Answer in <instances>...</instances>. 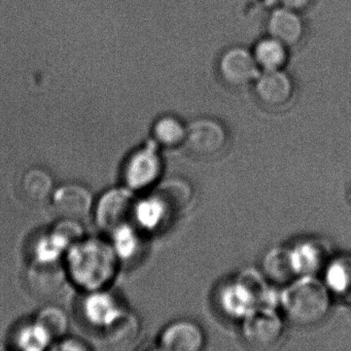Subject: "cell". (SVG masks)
<instances>
[{"instance_id":"1","label":"cell","mask_w":351,"mask_h":351,"mask_svg":"<svg viewBox=\"0 0 351 351\" xmlns=\"http://www.w3.org/2000/svg\"><path fill=\"white\" fill-rule=\"evenodd\" d=\"M279 304L293 324L315 326L330 312V291L316 276H299L285 287Z\"/></svg>"},{"instance_id":"2","label":"cell","mask_w":351,"mask_h":351,"mask_svg":"<svg viewBox=\"0 0 351 351\" xmlns=\"http://www.w3.org/2000/svg\"><path fill=\"white\" fill-rule=\"evenodd\" d=\"M116 254L112 247L99 240L77 242L69 252V274L88 291L101 289L114 276Z\"/></svg>"},{"instance_id":"3","label":"cell","mask_w":351,"mask_h":351,"mask_svg":"<svg viewBox=\"0 0 351 351\" xmlns=\"http://www.w3.org/2000/svg\"><path fill=\"white\" fill-rule=\"evenodd\" d=\"M241 334L254 348H271L282 338L285 322L276 308L256 307L241 320Z\"/></svg>"},{"instance_id":"4","label":"cell","mask_w":351,"mask_h":351,"mask_svg":"<svg viewBox=\"0 0 351 351\" xmlns=\"http://www.w3.org/2000/svg\"><path fill=\"white\" fill-rule=\"evenodd\" d=\"M164 163L156 143L137 149L125 164L124 180L133 191L145 190L157 184L163 173Z\"/></svg>"},{"instance_id":"5","label":"cell","mask_w":351,"mask_h":351,"mask_svg":"<svg viewBox=\"0 0 351 351\" xmlns=\"http://www.w3.org/2000/svg\"><path fill=\"white\" fill-rule=\"evenodd\" d=\"M225 127L213 119L203 118L193 121L186 126L184 147L196 157H213L223 151L227 145Z\"/></svg>"},{"instance_id":"6","label":"cell","mask_w":351,"mask_h":351,"mask_svg":"<svg viewBox=\"0 0 351 351\" xmlns=\"http://www.w3.org/2000/svg\"><path fill=\"white\" fill-rule=\"evenodd\" d=\"M55 213L61 219L82 221L93 208V196L86 186L79 184H65L52 195Z\"/></svg>"},{"instance_id":"7","label":"cell","mask_w":351,"mask_h":351,"mask_svg":"<svg viewBox=\"0 0 351 351\" xmlns=\"http://www.w3.org/2000/svg\"><path fill=\"white\" fill-rule=\"evenodd\" d=\"M260 71L252 52L242 47H234L226 51L219 60L221 77L234 87L254 83Z\"/></svg>"},{"instance_id":"8","label":"cell","mask_w":351,"mask_h":351,"mask_svg":"<svg viewBox=\"0 0 351 351\" xmlns=\"http://www.w3.org/2000/svg\"><path fill=\"white\" fill-rule=\"evenodd\" d=\"M205 334L195 322L178 319L168 324L160 334L159 348L167 351H200L205 345Z\"/></svg>"},{"instance_id":"9","label":"cell","mask_w":351,"mask_h":351,"mask_svg":"<svg viewBox=\"0 0 351 351\" xmlns=\"http://www.w3.org/2000/svg\"><path fill=\"white\" fill-rule=\"evenodd\" d=\"M27 283L32 293L40 299H55L64 291L66 276L56 261H36L28 270Z\"/></svg>"},{"instance_id":"10","label":"cell","mask_w":351,"mask_h":351,"mask_svg":"<svg viewBox=\"0 0 351 351\" xmlns=\"http://www.w3.org/2000/svg\"><path fill=\"white\" fill-rule=\"evenodd\" d=\"M217 299L221 311L233 319L242 320L258 307L256 295L239 275L221 287Z\"/></svg>"},{"instance_id":"11","label":"cell","mask_w":351,"mask_h":351,"mask_svg":"<svg viewBox=\"0 0 351 351\" xmlns=\"http://www.w3.org/2000/svg\"><path fill=\"white\" fill-rule=\"evenodd\" d=\"M254 83L258 99L272 108L287 104L293 95V82L282 69L260 71Z\"/></svg>"},{"instance_id":"12","label":"cell","mask_w":351,"mask_h":351,"mask_svg":"<svg viewBox=\"0 0 351 351\" xmlns=\"http://www.w3.org/2000/svg\"><path fill=\"white\" fill-rule=\"evenodd\" d=\"M297 276H317L330 260V250L320 240L307 239L291 248Z\"/></svg>"},{"instance_id":"13","label":"cell","mask_w":351,"mask_h":351,"mask_svg":"<svg viewBox=\"0 0 351 351\" xmlns=\"http://www.w3.org/2000/svg\"><path fill=\"white\" fill-rule=\"evenodd\" d=\"M132 197L126 190H114L102 197L98 204L97 223L106 231H114L126 225V219L133 213Z\"/></svg>"},{"instance_id":"14","label":"cell","mask_w":351,"mask_h":351,"mask_svg":"<svg viewBox=\"0 0 351 351\" xmlns=\"http://www.w3.org/2000/svg\"><path fill=\"white\" fill-rule=\"evenodd\" d=\"M270 36L287 47L295 46L304 36V23L298 11L281 7L271 14L268 21Z\"/></svg>"},{"instance_id":"15","label":"cell","mask_w":351,"mask_h":351,"mask_svg":"<svg viewBox=\"0 0 351 351\" xmlns=\"http://www.w3.org/2000/svg\"><path fill=\"white\" fill-rule=\"evenodd\" d=\"M18 191L25 202L40 205L52 198L54 180L47 170L40 167L29 168L20 178Z\"/></svg>"},{"instance_id":"16","label":"cell","mask_w":351,"mask_h":351,"mask_svg":"<svg viewBox=\"0 0 351 351\" xmlns=\"http://www.w3.org/2000/svg\"><path fill=\"white\" fill-rule=\"evenodd\" d=\"M263 274L273 285H287L297 278L291 258V248L277 246L271 248L262 262Z\"/></svg>"},{"instance_id":"17","label":"cell","mask_w":351,"mask_h":351,"mask_svg":"<svg viewBox=\"0 0 351 351\" xmlns=\"http://www.w3.org/2000/svg\"><path fill=\"white\" fill-rule=\"evenodd\" d=\"M174 213L167 201L159 192L141 200L134 205L133 215L139 227L149 231H155L164 225Z\"/></svg>"},{"instance_id":"18","label":"cell","mask_w":351,"mask_h":351,"mask_svg":"<svg viewBox=\"0 0 351 351\" xmlns=\"http://www.w3.org/2000/svg\"><path fill=\"white\" fill-rule=\"evenodd\" d=\"M106 341L116 348H124L136 341L141 334V324L136 316L127 312L121 313L104 328Z\"/></svg>"},{"instance_id":"19","label":"cell","mask_w":351,"mask_h":351,"mask_svg":"<svg viewBox=\"0 0 351 351\" xmlns=\"http://www.w3.org/2000/svg\"><path fill=\"white\" fill-rule=\"evenodd\" d=\"M322 274V281L330 293L345 295L351 293V256L330 258Z\"/></svg>"},{"instance_id":"20","label":"cell","mask_w":351,"mask_h":351,"mask_svg":"<svg viewBox=\"0 0 351 351\" xmlns=\"http://www.w3.org/2000/svg\"><path fill=\"white\" fill-rule=\"evenodd\" d=\"M252 54L261 71H277L282 69L287 62V47L269 36L256 43Z\"/></svg>"},{"instance_id":"21","label":"cell","mask_w":351,"mask_h":351,"mask_svg":"<svg viewBox=\"0 0 351 351\" xmlns=\"http://www.w3.org/2000/svg\"><path fill=\"white\" fill-rule=\"evenodd\" d=\"M152 132L158 145L167 149H176L184 145L186 126L176 117L164 116L156 121Z\"/></svg>"},{"instance_id":"22","label":"cell","mask_w":351,"mask_h":351,"mask_svg":"<svg viewBox=\"0 0 351 351\" xmlns=\"http://www.w3.org/2000/svg\"><path fill=\"white\" fill-rule=\"evenodd\" d=\"M85 302L84 309L87 319L92 324L104 326V328L110 326L121 313L114 300L104 293H93Z\"/></svg>"},{"instance_id":"23","label":"cell","mask_w":351,"mask_h":351,"mask_svg":"<svg viewBox=\"0 0 351 351\" xmlns=\"http://www.w3.org/2000/svg\"><path fill=\"white\" fill-rule=\"evenodd\" d=\"M158 192L166 199L174 213H180L193 200V190L186 180L172 178L160 186Z\"/></svg>"},{"instance_id":"24","label":"cell","mask_w":351,"mask_h":351,"mask_svg":"<svg viewBox=\"0 0 351 351\" xmlns=\"http://www.w3.org/2000/svg\"><path fill=\"white\" fill-rule=\"evenodd\" d=\"M36 322L44 328L50 339H58L64 336L69 330L66 314L60 308L49 306L38 313Z\"/></svg>"},{"instance_id":"25","label":"cell","mask_w":351,"mask_h":351,"mask_svg":"<svg viewBox=\"0 0 351 351\" xmlns=\"http://www.w3.org/2000/svg\"><path fill=\"white\" fill-rule=\"evenodd\" d=\"M114 231H116V236H114L116 254H120L123 258H132L141 247V237L127 223L121 226Z\"/></svg>"},{"instance_id":"26","label":"cell","mask_w":351,"mask_h":351,"mask_svg":"<svg viewBox=\"0 0 351 351\" xmlns=\"http://www.w3.org/2000/svg\"><path fill=\"white\" fill-rule=\"evenodd\" d=\"M50 340V337L36 322L20 328L17 334V344L20 348L27 350L44 349Z\"/></svg>"},{"instance_id":"27","label":"cell","mask_w":351,"mask_h":351,"mask_svg":"<svg viewBox=\"0 0 351 351\" xmlns=\"http://www.w3.org/2000/svg\"><path fill=\"white\" fill-rule=\"evenodd\" d=\"M279 1L282 7L299 12L307 8L311 3L312 0H279Z\"/></svg>"},{"instance_id":"28","label":"cell","mask_w":351,"mask_h":351,"mask_svg":"<svg viewBox=\"0 0 351 351\" xmlns=\"http://www.w3.org/2000/svg\"><path fill=\"white\" fill-rule=\"evenodd\" d=\"M59 349L61 350H84V349H87V347L83 346V344H81L79 341L66 340L61 343Z\"/></svg>"}]
</instances>
